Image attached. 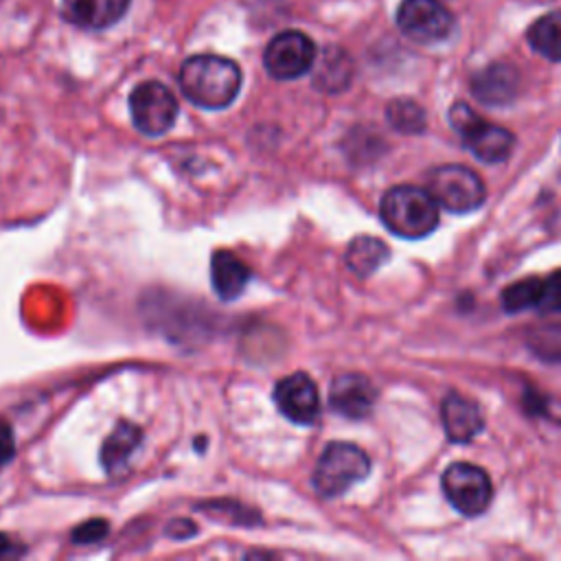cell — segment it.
<instances>
[{
	"label": "cell",
	"instance_id": "e0dca14e",
	"mask_svg": "<svg viewBox=\"0 0 561 561\" xmlns=\"http://www.w3.org/2000/svg\"><path fill=\"white\" fill-rule=\"evenodd\" d=\"M140 438H142L140 427H136L134 423L121 421L110 432V436L105 438V443L101 447V462H103L105 471L107 473H116L121 467H125L129 456L140 445Z\"/></svg>",
	"mask_w": 561,
	"mask_h": 561
},
{
	"label": "cell",
	"instance_id": "7a4b0ae2",
	"mask_svg": "<svg viewBox=\"0 0 561 561\" xmlns=\"http://www.w3.org/2000/svg\"><path fill=\"white\" fill-rule=\"evenodd\" d=\"M383 226L403 239L427 237L438 224V204L427 188L412 184L392 186L379 202Z\"/></svg>",
	"mask_w": 561,
	"mask_h": 561
},
{
	"label": "cell",
	"instance_id": "9c48e42d",
	"mask_svg": "<svg viewBox=\"0 0 561 561\" xmlns=\"http://www.w3.org/2000/svg\"><path fill=\"white\" fill-rule=\"evenodd\" d=\"M397 24L405 37L419 44H436L454 31L449 9L438 0H403L397 9Z\"/></svg>",
	"mask_w": 561,
	"mask_h": 561
},
{
	"label": "cell",
	"instance_id": "277c9868",
	"mask_svg": "<svg viewBox=\"0 0 561 561\" xmlns=\"http://www.w3.org/2000/svg\"><path fill=\"white\" fill-rule=\"evenodd\" d=\"M449 123L462 145L482 162H502L515 147V136L506 127L489 123L462 101L451 105Z\"/></svg>",
	"mask_w": 561,
	"mask_h": 561
},
{
	"label": "cell",
	"instance_id": "7c38bea8",
	"mask_svg": "<svg viewBox=\"0 0 561 561\" xmlns=\"http://www.w3.org/2000/svg\"><path fill=\"white\" fill-rule=\"evenodd\" d=\"M519 72L508 61H493L471 77V94L486 105H506L519 92Z\"/></svg>",
	"mask_w": 561,
	"mask_h": 561
},
{
	"label": "cell",
	"instance_id": "ffe728a7",
	"mask_svg": "<svg viewBox=\"0 0 561 561\" xmlns=\"http://www.w3.org/2000/svg\"><path fill=\"white\" fill-rule=\"evenodd\" d=\"M388 123L401 134H421L425 129V110L412 99H394L386 107Z\"/></svg>",
	"mask_w": 561,
	"mask_h": 561
},
{
	"label": "cell",
	"instance_id": "4fadbf2b",
	"mask_svg": "<svg viewBox=\"0 0 561 561\" xmlns=\"http://www.w3.org/2000/svg\"><path fill=\"white\" fill-rule=\"evenodd\" d=\"M440 416L445 434L451 443H469L484 427V419L478 403L458 392H449L443 399Z\"/></svg>",
	"mask_w": 561,
	"mask_h": 561
},
{
	"label": "cell",
	"instance_id": "ba28073f",
	"mask_svg": "<svg viewBox=\"0 0 561 561\" xmlns=\"http://www.w3.org/2000/svg\"><path fill=\"white\" fill-rule=\"evenodd\" d=\"M316 64V44L300 31H283L274 35L263 53L265 70L278 79L289 81L309 72Z\"/></svg>",
	"mask_w": 561,
	"mask_h": 561
},
{
	"label": "cell",
	"instance_id": "5bb4252c",
	"mask_svg": "<svg viewBox=\"0 0 561 561\" xmlns=\"http://www.w3.org/2000/svg\"><path fill=\"white\" fill-rule=\"evenodd\" d=\"M131 0H61V15L79 28H107L116 24Z\"/></svg>",
	"mask_w": 561,
	"mask_h": 561
},
{
	"label": "cell",
	"instance_id": "8fae6325",
	"mask_svg": "<svg viewBox=\"0 0 561 561\" xmlns=\"http://www.w3.org/2000/svg\"><path fill=\"white\" fill-rule=\"evenodd\" d=\"M377 401V390L366 375L344 373L331 381L329 403L331 408L353 421L366 419Z\"/></svg>",
	"mask_w": 561,
	"mask_h": 561
},
{
	"label": "cell",
	"instance_id": "5b68a950",
	"mask_svg": "<svg viewBox=\"0 0 561 561\" xmlns=\"http://www.w3.org/2000/svg\"><path fill=\"white\" fill-rule=\"evenodd\" d=\"M427 191L449 213H471L482 206L486 188L482 178L465 164H443L430 171Z\"/></svg>",
	"mask_w": 561,
	"mask_h": 561
},
{
	"label": "cell",
	"instance_id": "6da1fadb",
	"mask_svg": "<svg viewBox=\"0 0 561 561\" xmlns=\"http://www.w3.org/2000/svg\"><path fill=\"white\" fill-rule=\"evenodd\" d=\"M182 94L204 110L228 107L241 90V68L221 55H193L178 75Z\"/></svg>",
	"mask_w": 561,
	"mask_h": 561
},
{
	"label": "cell",
	"instance_id": "cb8c5ba5",
	"mask_svg": "<svg viewBox=\"0 0 561 561\" xmlns=\"http://www.w3.org/2000/svg\"><path fill=\"white\" fill-rule=\"evenodd\" d=\"M15 454V438L9 423L0 421V467H4Z\"/></svg>",
	"mask_w": 561,
	"mask_h": 561
},
{
	"label": "cell",
	"instance_id": "603a6c76",
	"mask_svg": "<svg viewBox=\"0 0 561 561\" xmlns=\"http://www.w3.org/2000/svg\"><path fill=\"white\" fill-rule=\"evenodd\" d=\"M107 530H110V526L105 519H90V522H83L81 526H77L70 537L75 543H96L107 535Z\"/></svg>",
	"mask_w": 561,
	"mask_h": 561
},
{
	"label": "cell",
	"instance_id": "44dd1931",
	"mask_svg": "<svg viewBox=\"0 0 561 561\" xmlns=\"http://www.w3.org/2000/svg\"><path fill=\"white\" fill-rule=\"evenodd\" d=\"M541 280L543 278H522L513 285H508L504 291H502V309L508 311V313H519L524 309H533L539 305V298H541Z\"/></svg>",
	"mask_w": 561,
	"mask_h": 561
},
{
	"label": "cell",
	"instance_id": "ac0fdd59",
	"mask_svg": "<svg viewBox=\"0 0 561 561\" xmlns=\"http://www.w3.org/2000/svg\"><path fill=\"white\" fill-rule=\"evenodd\" d=\"M390 256L388 245L370 234L355 237L346 248V265L357 276H370L377 272Z\"/></svg>",
	"mask_w": 561,
	"mask_h": 561
},
{
	"label": "cell",
	"instance_id": "d6986e66",
	"mask_svg": "<svg viewBox=\"0 0 561 561\" xmlns=\"http://www.w3.org/2000/svg\"><path fill=\"white\" fill-rule=\"evenodd\" d=\"M535 53L550 61H561V9L535 20L526 33Z\"/></svg>",
	"mask_w": 561,
	"mask_h": 561
},
{
	"label": "cell",
	"instance_id": "3957f363",
	"mask_svg": "<svg viewBox=\"0 0 561 561\" xmlns=\"http://www.w3.org/2000/svg\"><path fill=\"white\" fill-rule=\"evenodd\" d=\"M370 471V458L353 443H329L313 469V489L322 497H337Z\"/></svg>",
	"mask_w": 561,
	"mask_h": 561
},
{
	"label": "cell",
	"instance_id": "d4e9b609",
	"mask_svg": "<svg viewBox=\"0 0 561 561\" xmlns=\"http://www.w3.org/2000/svg\"><path fill=\"white\" fill-rule=\"evenodd\" d=\"M167 533H169L171 537H175V539H184V537H191V535H195V533H197V528H195V524H191V522H184V519H173V522H169V526H167Z\"/></svg>",
	"mask_w": 561,
	"mask_h": 561
},
{
	"label": "cell",
	"instance_id": "8992f818",
	"mask_svg": "<svg viewBox=\"0 0 561 561\" xmlns=\"http://www.w3.org/2000/svg\"><path fill=\"white\" fill-rule=\"evenodd\" d=\"M134 127L145 136L167 134L178 118V99L160 81H142L129 94Z\"/></svg>",
	"mask_w": 561,
	"mask_h": 561
},
{
	"label": "cell",
	"instance_id": "2e32d148",
	"mask_svg": "<svg viewBox=\"0 0 561 561\" xmlns=\"http://www.w3.org/2000/svg\"><path fill=\"white\" fill-rule=\"evenodd\" d=\"M353 81V59L337 46L324 48L313 70V85L322 92H342Z\"/></svg>",
	"mask_w": 561,
	"mask_h": 561
},
{
	"label": "cell",
	"instance_id": "52a82bcc",
	"mask_svg": "<svg viewBox=\"0 0 561 561\" xmlns=\"http://www.w3.org/2000/svg\"><path fill=\"white\" fill-rule=\"evenodd\" d=\"M443 491L449 504L467 517L484 513L493 497V486L486 471L471 462L449 465L443 473Z\"/></svg>",
	"mask_w": 561,
	"mask_h": 561
},
{
	"label": "cell",
	"instance_id": "484cf974",
	"mask_svg": "<svg viewBox=\"0 0 561 561\" xmlns=\"http://www.w3.org/2000/svg\"><path fill=\"white\" fill-rule=\"evenodd\" d=\"M11 550H13V543H11V539H9L7 535H2V533H0V557H7V554H11Z\"/></svg>",
	"mask_w": 561,
	"mask_h": 561
},
{
	"label": "cell",
	"instance_id": "7402d4cb",
	"mask_svg": "<svg viewBox=\"0 0 561 561\" xmlns=\"http://www.w3.org/2000/svg\"><path fill=\"white\" fill-rule=\"evenodd\" d=\"M537 309L543 313L561 311V270L552 272L541 280V298Z\"/></svg>",
	"mask_w": 561,
	"mask_h": 561
},
{
	"label": "cell",
	"instance_id": "9a60e30c",
	"mask_svg": "<svg viewBox=\"0 0 561 561\" xmlns=\"http://www.w3.org/2000/svg\"><path fill=\"white\" fill-rule=\"evenodd\" d=\"M252 270L230 250H217L210 259V283L221 300H234L250 283Z\"/></svg>",
	"mask_w": 561,
	"mask_h": 561
},
{
	"label": "cell",
	"instance_id": "30bf717a",
	"mask_svg": "<svg viewBox=\"0 0 561 561\" xmlns=\"http://www.w3.org/2000/svg\"><path fill=\"white\" fill-rule=\"evenodd\" d=\"M276 408L285 419L298 425H311L320 416V394L307 373H291L274 386Z\"/></svg>",
	"mask_w": 561,
	"mask_h": 561
}]
</instances>
